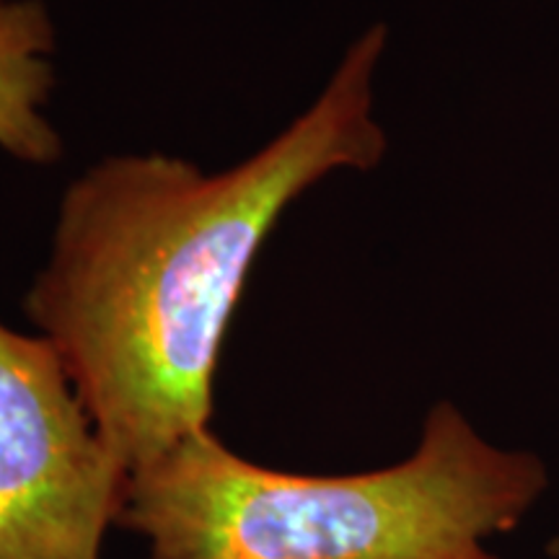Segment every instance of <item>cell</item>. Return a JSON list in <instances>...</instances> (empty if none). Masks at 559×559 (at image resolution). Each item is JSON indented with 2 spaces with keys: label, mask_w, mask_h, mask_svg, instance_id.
Wrapping results in <instances>:
<instances>
[{
  "label": "cell",
  "mask_w": 559,
  "mask_h": 559,
  "mask_svg": "<svg viewBox=\"0 0 559 559\" xmlns=\"http://www.w3.org/2000/svg\"><path fill=\"white\" fill-rule=\"evenodd\" d=\"M386 39L383 24L362 32L311 109L234 169L117 156L68 187L24 313L130 474L207 430L230 317L280 215L332 171L383 160Z\"/></svg>",
  "instance_id": "cell-1"
},
{
  "label": "cell",
  "mask_w": 559,
  "mask_h": 559,
  "mask_svg": "<svg viewBox=\"0 0 559 559\" xmlns=\"http://www.w3.org/2000/svg\"><path fill=\"white\" fill-rule=\"evenodd\" d=\"M547 481L539 456L440 402L409 459L340 477L257 466L200 430L130 474L117 523L148 536V559H498L485 539L519 526Z\"/></svg>",
  "instance_id": "cell-2"
},
{
  "label": "cell",
  "mask_w": 559,
  "mask_h": 559,
  "mask_svg": "<svg viewBox=\"0 0 559 559\" xmlns=\"http://www.w3.org/2000/svg\"><path fill=\"white\" fill-rule=\"evenodd\" d=\"M128 485L52 342L0 321V559H102Z\"/></svg>",
  "instance_id": "cell-3"
},
{
  "label": "cell",
  "mask_w": 559,
  "mask_h": 559,
  "mask_svg": "<svg viewBox=\"0 0 559 559\" xmlns=\"http://www.w3.org/2000/svg\"><path fill=\"white\" fill-rule=\"evenodd\" d=\"M55 26L39 0H0V148L24 164L60 160L62 140L47 122Z\"/></svg>",
  "instance_id": "cell-4"
}]
</instances>
